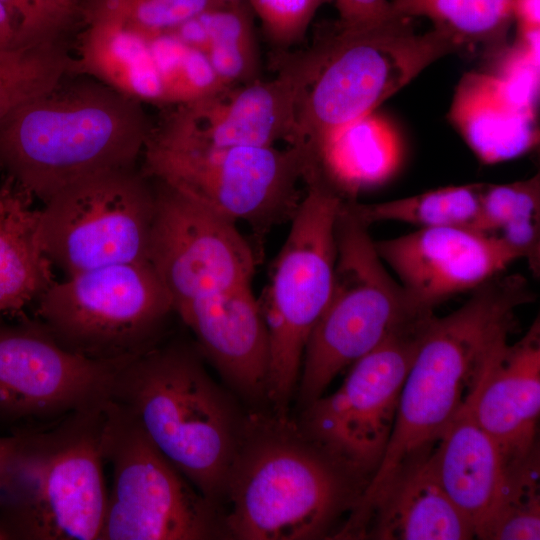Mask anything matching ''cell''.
<instances>
[{"instance_id":"1","label":"cell","mask_w":540,"mask_h":540,"mask_svg":"<svg viewBox=\"0 0 540 540\" xmlns=\"http://www.w3.org/2000/svg\"><path fill=\"white\" fill-rule=\"evenodd\" d=\"M533 299L524 276L500 274L473 289L452 313L434 315L403 383L383 460L357 506L433 451L477 388L492 349L508 337L515 310Z\"/></svg>"},{"instance_id":"2","label":"cell","mask_w":540,"mask_h":540,"mask_svg":"<svg viewBox=\"0 0 540 540\" xmlns=\"http://www.w3.org/2000/svg\"><path fill=\"white\" fill-rule=\"evenodd\" d=\"M85 77L0 119V170L43 203L87 176L136 166L151 130L142 103Z\"/></svg>"},{"instance_id":"3","label":"cell","mask_w":540,"mask_h":540,"mask_svg":"<svg viewBox=\"0 0 540 540\" xmlns=\"http://www.w3.org/2000/svg\"><path fill=\"white\" fill-rule=\"evenodd\" d=\"M197 346L162 339L115 369L109 398L217 508L246 422Z\"/></svg>"},{"instance_id":"4","label":"cell","mask_w":540,"mask_h":540,"mask_svg":"<svg viewBox=\"0 0 540 540\" xmlns=\"http://www.w3.org/2000/svg\"><path fill=\"white\" fill-rule=\"evenodd\" d=\"M363 489L287 415L253 412L226 483L224 534L239 540L319 539L351 512Z\"/></svg>"},{"instance_id":"5","label":"cell","mask_w":540,"mask_h":540,"mask_svg":"<svg viewBox=\"0 0 540 540\" xmlns=\"http://www.w3.org/2000/svg\"><path fill=\"white\" fill-rule=\"evenodd\" d=\"M106 400L13 431L19 441L0 479V528L9 540H98L108 495Z\"/></svg>"},{"instance_id":"6","label":"cell","mask_w":540,"mask_h":540,"mask_svg":"<svg viewBox=\"0 0 540 540\" xmlns=\"http://www.w3.org/2000/svg\"><path fill=\"white\" fill-rule=\"evenodd\" d=\"M411 18L347 30L335 24L320 39L317 66L296 110L289 144L308 161L336 132L375 111L441 57L463 50L447 34L415 32Z\"/></svg>"},{"instance_id":"7","label":"cell","mask_w":540,"mask_h":540,"mask_svg":"<svg viewBox=\"0 0 540 540\" xmlns=\"http://www.w3.org/2000/svg\"><path fill=\"white\" fill-rule=\"evenodd\" d=\"M342 200L329 298L307 340L296 393L303 408L345 368L374 349L417 309L384 266L369 231Z\"/></svg>"},{"instance_id":"8","label":"cell","mask_w":540,"mask_h":540,"mask_svg":"<svg viewBox=\"0 0 540 540\" xmlns=\"http://www.w3.org/2000/svg\"><path fill=\"white\" fill-rule=\"evenodd\" d=\"M304 181L305 192L258 298L269 340L266 400L278 415H287L307 340L329 298L343 200L313 172Z\"/></svg>"},{"instance_id":"9","label":"cell","mask_w":540,"mask_h":540,"mask_svg":"<svg viewBox=\"0 0 540 540\" xmlns=\"http://www.w3.org/2000/svg\"><path fill=\"white\" fill-rule=\"evenodd\" d=\"M141 171L233 221L264 231L291 219L308 165L305 151L289 144L216 147L169 137L151 127Z\"/></svg>"},{"instance_id":"10","label":"cell","mask_w":540,"mask_h":540,"mask_svg":"<svg viewBox=\"0 0 540 540\" xmlns=\"http://www.w3.org/2000/svg\"><path fill=\"white\" fill-rule=\"evenodd\" d=\"M35 317L65 349L120 365L166 337L174 313L149 261L64 276L35 302Z\"/></svg>"},{"instance_id":"11","label":"cell","mask_w":540,"mask_h":540,"mask_svg":"<svg viewBox=\"0 0 540 540\" xmlns=\"http://www.w3.org/2000/svg\"><path fill=\"white\" fill-rule=\"evenodd\" d=\"M103 455L112 472L98 540H206L225 535L218 508L107 398Z\"/></svg>"},{"instance_id":"12","label":"cell","mask_w":540,"mask_h":540,"mask_svg":"<svg viewBox=\"0 0 540 540\" xmlns=\"http://www.w3.org/2000/svg\"><path fill=\"white\" fill-rule=\"evenodd\" d=\"M434 311L397 325L354 362L339 388L305 407L298 426L364 488L387 450L401 390Z\"/></svg>"},{"instance_id":"13","label":"cell","mask_w":540,"mask_h":540,"mask_svg":"<svg viewBox=\"0 0 540 540\" xmlns=\"http://www.w3.org/2000/svg\"><path fill=\"white\" fill-rule=\"evenodd\" d=\"M152 181L136 166L93 174L60 189L39 209V236L64 276L149 261Z\"/></svg>"},{"instance_id":"14","label":"cell","mask_w":540,"mask_h":540,"mask_svg":"<svg viewBox=\"0 0 540 540\" xmlns=\"http://www.w3.org/2000/svg\"><path fill=\"white\" fill-rule=\"evenodd\" d=\"M118 365L62 347L36 318H0V425H50L109 397Z\"/></svg>"},{"instance_id":"15","label":"cell","mask_w":540,"mask_h":540,"mask_svg":"<svg viewBox=\"0 0 540 540\" xmlns=\"http://www.w3.org/2000/svg\"><path fill=\"white\" fill-rule=\"evenodd\" d=\"M151 181L155 214L149 262L170 297L173 312L194 300L250 285L256 259L236 223Z\"/></svg>"},{"instance_id":"16","label":"cell","mask_w":540,"mask_h":540,"mask_svg":"<svg viewBox=\"0 0 540 540\" xmlns=\"http://www.w3.org/2000/svg\"><path fill=\"white\" fill-rule=\"evenodd\" d=\"M318 60L316 44L289 60L268 81L244 84L202 100L173 105L152 129L160 134L216 146H275L290 140L298 104Z\"/></svg>"},{"instance_id":"17","label":"cell","mask_w":540,"mask_h":540,"mask_svg":"<svg viewBox=\"0 0 540 540\" xmlns=\"http://www.w3.org/2000/svg\"><path fill=\"white\" fill-rule=\"evenodd\" d=\"M412 304L434 308L500 275L519 255L496 235L464 227H430L374 241Z\"/></svg>"},{"instance_id":"18","label":"cell","mask_w":540,"mask_h":540,"mask_svg":"<svg viewBox=\"0 0 540 540\" xmlns=\"http://www.w3.org/2000/svg\"><path fill=\"white\" fill-rule=\"evenodd\" d=\"M175 314L236 394L251 403L266 400L269 340L251 284L194 300Z\"/></svg>"},{"instance_id":"19","label":"cell","mask_w":540,"mask_h":540,"mask_svg":"<svg viewBox=\"0 0 540 540\" xmlns=\"http://www.w3.org/2000/svg\"><path fill=\"white\" fill-rule=\"evenodd\" d=\"M502 338L492 349L480 382L468 400L476 423L511 463L538 449L540 414V322L522 338Z\"/></svg>"},{"instance_id":"20","label":"cell","mask_w":540,"mask_h":540,"mask_svg":"<svg viewBox=\"0 0 540 540\" xmlns=\"http://www.w3.org/2000/svg\"><path fill=\"white\" fill-rule=\"evenodd\" d=\"M430 454L407 467L368 504L351 511L334 538H475L471 524L441 487Z\"/></svg>"},{"instance_id":"21","label":"cell","mask_w":540,"mask_h":540,"mask_svg":"<svg viewBox=\"0 0 540 540\" xmlns=\"http://www.w3.org/2000/svg\"><path fill=\"white\" fill-rule=\"evenodd\" d=\"M430 459L441 487L469 521L475 538L486 539L520 462L507 460L474 420L468 401L445 429Z\"/></svg>"},{"instance_id":"22","label":"cell","mask_w":540,"mask_h":540,"mask_svg":"<svg viewBox=\"0 0 540 540\" xmlns=\"http://www.w3.org/2000/svg\"><path fill=\"white\" fill-rule=\"evenodd\" d=\"M448 118L485 164L511 160L539 142L536 110L522 105L488 72L465 73L456 86Z\"/></svg>"},{"instance_id":"23","label":"cell","mask_w":540,"mask_h":540,"mask_svg":"<svg viewBox=\"0 0 540 540\" xmlns=\"http://www.w3.org/2000/svg\"><path fill=\"white\" fill-rule=\"evenodd\" d=\"M76 46L72 75L94 78L142 104L166 105L149 38L93 1Z\"/></svg>"},{"instance_id":"24","label":"cell","mask_w":540,"mask_h":540,"mask_svg":"<svg viewBox=\"0 0 540 540\" xmlns=\"http://www.w3.org/2000/svg\"><path fill=\"white\" fill-rule=\"evenodd\" d=\"M33 197L5 176L0 184V318L26 315L53 281Z\"/></svg>"},{"instance_id":"25","label":"cell","mask_w":540,"mask_h":540,"mask_svg":"<svg viewBox=\"0 0 540 540\" xmlns=\"http://www.w3.org/2000/svg\"><path fill=\"white\" fill-rule=\"evenodd\" d=\"M402 159L398 131L373 111L332 135L316 152L309 169L343 200H357L360 191L390 180Z\"/></svg>"},{"instance_id":"26","label":"cell","mask_w":540,"mask_h":540,"mask_svg":"<svg viewBox=\"0 0 540 540\" xmlns=\"http://www.w3.org/2000/svg\"><path fill=\"white\" fill-rule=\"evenodd\" d=\"M171 33L203 51L228 89L256 80L258 53L251 16L242 1L211 7Z\"/></svg>"},{"instance_id":"27","label":"cell","mask_w":540,"mask_h":540,"mask_svg":"<svg viewBox=\"0 0 540 540\" xmlns=\"http://www.w3.org/2000/svg\"><path fill=\"white\" fill-rule=\"evenodd\" d=\"M397 17L428 18L462 49L482 46L495 52L504 45L514 23V0H392Z\"/></svg>"},{"instance_id":"28","label":"cell","mask_w":540,"mask_h":540,"mask_svg":"<svg viewBox=\"0 0 540 540\" xmlns=\"http://www.w3.org/2000/svg\"><path fill=\"white\" fill-rule=\"evenodd\" d=\"M484 183L447 186L396 200L363 204L348 200L367 226L397 221L430 227H464L483 231L481 195ZM484 232V231H483Z\"/></svg>"},{"instance_id":"29","label":"cell","mask_w":540,"mask_h":540,"mask_svg":"<svg viewBox=\"0 0 540 540\" xmlns=\"http://www.w3.org/2000/svg\"><path fill=\"white\" fill-rule=\"evenodd\" d=\"M73 57L60 40L0 51V119L72 75Z\"/></svg>"},{"instance_id":"30","label":"cell","mask_w":540,"mask_h":540,"mask_svg":"<svg viewBox=\"0 0 540 540\" xmlns=\"http://www.w3.org/2000/svg\"><path fill=\"white\" fill-rule=\"evenodd\" d=\"M166 105H178L216 96L228 88L215 73L206 54L172 33L151 39Z\"/></svg>"},{"instance_id":"31","label":"cell","mask_w":540,"mask_h":540,"mask_svg":"<svg viewBox=\"0 0 540 540\" xmlns=\"http://www.w3.org/2000/svg\"><path fill=\"white\" fill-rule=\"evenodd\" d=\"M539 448L518 463L488 531L489 540L540 539Z\"/></svg>"},{"instance_id":"32","label":"cell","mask_w":540,"mask_h":540,"mask_svg":"<svg viewBox=\"0 0 540 540\" xmlns=\"http://www.w3.org/2000/svg\"><path fill=\"white\" fill-rule=\"evenodd\" d=\"M127 27L147 36L172 31L203 11L212 0H94Z\"/></svg>"},{"instance_id":"33","label":"cell","mask_w":540,"mask_h":540,"mask_svg":"<svg viewBox=\"0 0 540 540\" xmlns=\"http://www.w3.org/2000/svg\"><path fill=\"white\" fill-rule=\"evenodd\" d=\"M483 231L500 229L532 219H540V177L506 184L484 183L481 195Z\"/></svg>"},{"instance_id":"34","label":"cell","mask_w":540,"mask_h":540,"mask_svg":"<svg viewBox=\"0 0 540 540\" xmlns=\"http://www.w3.org/2000/svg\"><path fill=\"white\" fill-rule=\"evenodd\" d=\"M323 0H250L268 38L288 47L305 34Z\"/></svg>"},{"instance_id":"35","label":"cell","mask_w":540,"mask_h":540,"mask_svg":"<svg viewBox=\"0 0 540 540\" xmlns=\"http://www.w3.org/2000/svg\"><path fill=\"white\" fill-rule=\"evenodd\" d=\"M490 74L501 80L524 106L536 110L539 92V58L530 53L518 40L492 53Z\"/></svg>"},{"instance_id":"36","label":"cell","mask_w":540,"mask_h":540,"mask_svg":"<svg viewBox=\"0 0 540 540\" xmlns=\"http://www.w3.org/2000/svg\"><path fill=\"white\" fill-rule=\"evenodd\" d=\"M11 15L22 46L59 41L68 27L41 0H0Z\"/></svg>"},{"instance_id":"37","label":"cell","mask_w":540,"mask_h":540,"mask_svg":"<svg viewBox=\"0 0 540 540\" xmlns=\"http://www.w3.org/2000/svg\"><path fill=\"white\" fill-rule=\"evenodd\" d=\"M339 13L336 25L347 30L374 27L394 18L389 0H334Z\"/></svg>"},{"instance_id":"38","label":"cell","mask_w":540,"mask_h":540,"mask_svg":"<svg viewBox=\"0 0 540 540\" xmlns=\"http://www.w3.org/2000/svg\"><path fill=\"white\" fill-rule=\"evenodd\" d=\"M514 22L520 29H540V0H514Z\"/></svg>"},{"instance_id":"39","label":"cell","mask_w":540,"mask_h":540,"mask_svg":"<svg viewBox=\"0 0 540 540\" xmlns=\"http://www.w3.org/2000/svg\"><path fill=\"white\" fill-rule=\"evenodd\" d=\"M22 46L17 27L4 5L0 2V51Z\"/></svg>"},{"instance_id":"40","label":"cell","mask_w":540,"mask_h":540,"mask_svg":"<svg viewBox=\"0 0 540 540\" xmlns=\"http://www.w3.org/2000/svg\"><path fill=\"white\" fill-rule=\"evenodd\" d=\"M54 13H56L66 24L69 25L73 19L77 3L76 0H41Z\"/></svg>"},{"instance_id":"41","label":"cell","mask_w":540,"mask_h":540,"mask_svg":"<svg viewBox=\"0 0 540 540\" xmlns=\"http://www.w3.org/2000/svg\"><path fill=\"white\" fill-rule=\"evenodd\" d=\"M19 441V435L12 432L11 435L0 437V479L4 469L14 453Z\"/></svg>"},{"instance_id":"42","label":"cell","mask_w":540,"mask_h":540,"mask_svg":"<svg viewBox=\"0 0 540 540\" xmlns=\"http://www.w3.org/2000/svg\"><path fill=\"white\" fill-rule=\"evenodd\" d=\"M238 1H241V0H212L214 6H222V5H225V4H230V3H234V2H238Z\"/></svg>"},{"instance_id":"43","label":"cell","mask_w":540,"mask_h":540,"mask_svg":"<svg viewBox=\"0 0 540 540\" xmlns=\"http://www.w3.org/2000/svg\"><path fill=\"white\" fill-rule=\"evenodd\" d=\"M0 540H9L8 535L2 528H0Z\"/></svg>"}]
</instances>
